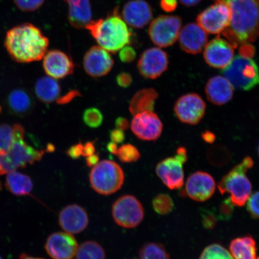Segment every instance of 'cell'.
<instances>
[{
    "label": "cell",
    "mask_w": 259,
    "mask_h": 259,
    "mask_svg": "<svg viewBox=\"0 0 259 259\" xmlns=\"http://www.w3.org/2000/svg\"><path fill=\"white\" fill-rule=\"evenodd\" d=\"M225 3L231 11L229 24L222 34L234 48L259 37V0H214Z\"/></svg>",
    "instance_id": "cell-1"
},
{
    "label": "cell",
    "mask_w": 259,
    "mask_h": 259,
    "mask_svg": "<svg viewBox=\"0 0 259 259\" xmlns=\"http://www.w3.org/2000/svg\"><path fill=\"white\" fill-rule=\"evenodd\" d=\"M5 44L10 56L16 62L28 63L41 60L47 53L50 42L39 28L27 23L9 30Z\"/></svg>",
    "instance_id": "cell-2"
},
{
    "label": "cell",
    "mask_w": 259,
    "mask_h": 259,
    "mask_svg": "<svg viewBox=\"0 0 259 259\" xmlns=\"http://www.w3.org/2000/svg\"><path fill=\"white\" fill-rule=\"evenodd\" d=\"M103 49L116 53L131 43L132 31L115 9L105 19L92 21L85 27Z\"/></svg>",
    "instance_id": "cell-3"
},
{
    "label": "cell",
    "mask_w": 259,
    "mask_h": 259,
    "mask_svg": "<svg viewBox=\"0 0 259 259\" xmlns=\"http://www.w3.org/2000/svg\"><path fill=\"white\" fill-rule=\"evenodd\" d=\"M253 165L252 158L246 157L220 181V193L231 194L230 198L235 206H244L251 196L252 186L246 174Z\"/></svg>",
    "instance_id": "cell-4"
},
{
    "label": "cell",
    "mask_w": 259,
    "mask_h": 259,
    "mask_svg": "<svg viewBox=\"0 0 259 259\" xmlns=\"http://www.w3.org/2000/svg\"><path fill=\"white\" fill-rule=\"evenodd\" d=\"M44 153L29 145L24 138L17 139L9 150L0 151V176L40 161Z\"/></svg>",
    "instance_id": "cell-5"
},
{
    "label": "cell",
    "mask_w": 259,
    "mask_h": 259,
    "mask_svg": "<svg viewBox=\"0 0 259 259\" xmlns=\"http://www.w3.org/2000/svg\"><path fill=\"white\" fill-rule=\"evenodd\" d=\"M124 171L115 162L104 160L92 167L90 174L91 185L97 193L110 195L119 189L124 182Z\"/></svg>",
    "instance_id": "cell-6"
},
{
    "label": "cell",
    "mask_w": 259,
    "mask_h": 259,
    "mask_svg": "<svg viewBox=\"0 0 259 259\" xmlns=\"http://www.w3.org/2000/svg\"><path fill=\"white\" fill-rule=\"evenodd\" d=\"M222 74L234 89L249 91L259 84V69L255 61L241 56L234 57Z\"/></svg>",
    "instance_id": "cell-7"
},
{
    "label": "cell",
    "mask_w": 259,
    "mask_h": 259,
    "mask_svg": "<svg viewBox=\"0 0 259 259\" xmlns=\"http://www.w3.org/2000/svg\"><path fill=\"white\" fill-rule=\"evenodd\" d=\"M187 151L183 147L178 148L174 157L165 158L156 166V174L170 190L181 189L184 186V164L187 161Z\"/></svg>",
    "instance_id": "cell-8"
},
{
    "label": "cell",
    "mask_w": 259,
    "mask_h": 259,
    "mask_svg": "<svg viewBox=\"0 0 259 259\" xmlns=\"http://www.w3.org/2000/svg\"><path fill=\"white\" fill-rule=\"evenodd\" d=\"M112 214L115 222L124 228H135L142 222L145 212L143 206L137 197L122 196L112 205Z\"/></svg>",
    "instance_id": "cell-9"
},
{
    "label": "cell",
    "mask_w": 259,
    "mask_h": 259,
    "mask_svg": "<svg viewBox=\"0 0 259 259\" xmlns=\"http://www.w3.org/2000/svg\"><path fill=\"white\" fill-rule=\"evenodd\" d=\"M182 20L179 16H158L151 22L148 30L149 36L158 47H170L178 40Z\"/></svg>",
    "instance_id": "cell-10"
},
{
    "label": "cell",
    "mask_w": 259,
    "mask_h": 259,
    "mask_svg": "<svg viewBox=\"0 0 259 259\" xmlns=\"http://www.w3.org/2000/svg\"><path fill=\"white\" fill-rule=\"evenodd\" d=\"M231 11L225 3L216 2L197 16V24L207 33L219 34L228 27Z\"/></svg>",
    "instance_id": "cell-11"
},
{
    "label": "cell",
    "mask_w": 259,
    "mask_h": 259,
    "mask_svg": "<svg viewBox=\"0 0 259 259\" xmlns=\"http://www.w3.org/2000/svg\"><path fill=\"white\" fill-rule=\"evenodd\" d=\"M206 104L199 95L189 93L178 99L174 112L179 120L185 124L196 125L205 114Z\"/></svg>",
    "instance_id": "cell-12"
},
{
    "label": "cell",
    "mask_w": 259,
    "mask_h": 259,
    "mask_svg": "<svg viewBox=\"0 0 259 259\" xmlns=\"http://www.w3.org/2000/svg\"><path fill=\"white\" fill-rule=\"evenodd\" d=\"M168 65L169 58L166 52L158 48H151L142 53L137 67L145 78L155 79L166 72Z\"/></svg>",
    "instance_id": "cell-13"
},
{
    "label": "cell",
    "mask_w": 259,
    "mask_h": 259,
    "mask_svg": "<svg viewBox=\"0 0 259 259\" xmlns=\"http://www.w3.org/2000/svg\"><path fill=\"white\" fill-rule=\"evenodd\" d=\"M131 127L133 133L143 141H156L163 132V124L153 111H145L135 115Z\"/></svg>",
    "instance_id": "cell-14"
},
{
    "label": "cell",
    "mask_w": 259,
    "mask_h": 259,
    "mask_svg": "<svg viewBox=\"0 0 259 259\" xmlns=\"http://www.w3.org/2000/svg\"><path fill=\"white\" fill-rule=\"evenodd\" d=\"M215 188L214 179L210 174L197 171L188 178L183 193L194 201L205 202L212 196Z\"/></svg>",
    "instance_id": "cell-15"
},
{
    "label": "cell",
    "mask_w": 259,
    "mask_h": 259,
    "mask_svg": "<svg viewBox=\"0 0 259 259\" xmlns=\"http://www.w3.org/2000/svg\"><path fill=\"white\" fill-rule=\"evenodd\" d=\"M83 66L85 72L93 77H100L110 72L113 60L109 52L100 46H94L83 57Z\"/></svg>",
    "instance_id": "cell-16"
},
{
    "label": "cell",
    "mask_w": 259,
    "mask_h": 259,
    "mask_svg": "<svg viewBox=\"0 0 259 259\" xmlns=\"http://www.w3.org/2000/svg\"><path fill=\"white\" fill-rule=\"evenodd\" d=\"M234 47L229 42L218 37L206 44L203 57L209 66L225 69L234 59Z\"/></svg>",
    "instance_id": "cell-17"
},
{
    "label": "cell",
    "mask_w": 259,
    "mask_h": 259,
    "mask_svg": "<svg viewBox=\"0 0 259 259\" xmlns=\"http://www.w3.org/2000/svg\"><path fill=\"white\" fill-rule=\"evenodd\" d=\"M78 245L72 234L56 232L49 236L45 249L53 259H72L75 256Z\"/></svg>",
    "instance_id": "cell-18"
},
{
    "label": "cell",
    "mask_w": 259,
    "mask_h": 259,
    "mask_svg": "<svg viewBox=\"0 0 259 259\" xmlns=\"http://www.w3.org/2000/svg\"><path fill=\"white\" fill-rule=\"evenodd\" d=\"M45 72L56 79L64 78L74 72V66L67 55L59 50H51L45 55L43 61Z\"/></svg>",
    "instance_id": "cell-19"
},
{
    "label": "cell",
    "mask_w": 259,
    "mask_h": 259,
    "mask_svg": "<svg viewBox=\"0 0 259 259\" xmlns=\"http://www.w3.org/2000/svg\"><path fill=\"white\" fill-rule=\"evenodd\" d=\"M122 16L126 24L132 28L141 29L153 18V10L145 0H131L123 7Z\"/></svg>",
    "instance_id": "cell-20"
},
{
    "label": "cell",
    "mask_w": 259,
    "mask_h": 259,
    "mask_svg": "<svg viewBox=\"0 0 259 259\" xmlns=\"http://www.w3.org/2000/svg\"><path fill=\"white\" fill-rule=\"evenodd\" d=\"M180 45L182 50L188 54H197L201 53L208 43L207 32L198 24H187L180 31Z\"/></svg>",
    "instance_id": "cell-21"
},
{
    "label": "cell",
    "mask_w": 259,
    "mask_h": 259,
    "mask_svg": "<svg viewBox=\"0 0 259 259\" xmlns=\"http://www.w3.org/2000/svg\"><path fill=\"white\" fill-rule=\"evenodd\" d=\"M89 215L82 207L75 205H68L60 213L59 225L61 228L70 234L82 232L88 226Z\"/></svg>",
    "instance_id": "cell-22"
},
{
    "label": "cell",
    "mask_w": 259,
    "mask_h": 259,
    "mask_svg": "<svg viewBox=\"0 0 259 259\" xmlns=\"http://www.w3.org/2000/svg\"><path fill=\"white\" fill-rule=\"evenodd\" d=\"M234 87L226 77L215 76L207 82L205 93L207 98L213 104L222 106L231 101L234 96Z\"/></svg>",
    "instance_id": "cell-23"
},
{
    "label": "cell",
    "mask_w": 259,
    "mask_h": 259,
    "mask_svg": "<svg viewBox=\"0 0 259 259\" xmlns=\"http://www.w3.org/2000/svg\"><path fill=\"white\" fill-rule=\"evenodd\" d=\"M69 5L68 19L71 25L77 29L85 28L92 19L90 0H63Z\"/></svg>",
    "instance_id": "cell-24"
},
{
    "label": "cell",
    "mask_w": 259,
    "mask_h": 259,
    "mask_svg": "<svg viewBox=\"0 0 259 259\" xmlns=\"http://www.w3.org/2000/svg\"><path fill=\"white\" fill-rule=\"evenodd\" d=\"M7 103L9 111L20 116L27 115L33 107L31 96L21 89H15L9 93Z\"/></svg>",
    "instance_id": "cell-25"
},
{
    "label": "cell",
    "mask_w": 259,
    "mask_h": 259,
    "mask_svg": "<svg viewBox=\"0 0 259 259\" xmlns=\"http://www.w3.org/2000/svg\"><path fill=\"white\" fill-rule=\"evenodd\" d=\"M34 91L41 102L51 103L57 101L60 95L61 87L56 79L49 76H44L35 82Z\"/></svg>",
    "instance_id": "cell-26"
},
{
    "label": "cell",
    "mask_w": 259,
    "mask_h": 259,
    "mask_svg": "<svg viewBox=\"0 0 259 259\" xmlns=\"http://www.w3.org/2000/svg\"><path fill=\"white\" fill-rule=\"evenodd\" d=\"M158 94L153 89L139 91L132 97L129 105V111L132 115L145 111H153Z\"/></svg>",
    "instance_id": "cell-27"
},
{
    "label": "cell",
    "mask_w": 259,
    "mask_h": 259,
    "mask_svg": "<svg viewBox=\"0 0 259 259\" xmlns=\"http://www.w3.org/2000/svg\"><path fill=\"white\" fill-rule=\"evenodd\" d=\"M229 249L234 259H256V244L251 235L234 239Z\"/></svg>",
    "instance_id": "cell-28"
},
{
    "label": "cell",
    "mask_w": 259,
    "mask_h": 259,
    "mask_svg": "<svg viewBox=\"0 0 259 259\" xmlns=\"http://www.w3.org/2000/svg\"><path fill=\"white\" fill-rule=\"evenodd\" d=\"M7 175L6 187L10 192L17 196H24L30 194L33 184L30 177L16 170Z\"/></svg>",
    "instance_id": "cell-29"
},
{
    "label": "cell",
    "mask_w": 259,
    "mask_h": 259,
    "mask_svg": "<svg viewBox=\"0 0 259 259\" xmlns=\"http://www.w3.org/2000/svg\"><path fill=\"white\" fill-rule=\"evenodd\" d=\"M24 136L25 129L21 124L0 125V151H8L17 139Z\"/></svg>",
    "instance_id": "cell-30"
},
{
    "label": "cell",
    "mask_w": 259,
    "mask_h": 259,
    "mask_svg": "<svg viewBox=\"0 0 259 259\" xmlns=\"http://www.w3.org/2000/svg\"><path fill=\"white\" fill-rule=\"evenodd\" d=\"M76 259H105L104 249L98 243L89 241L83 242L76 253Z\"/></svg>",
    "instance_id": "cell-31"
},
{
    "label": "cell",
    "mask_w": 259,
    "mask_h": 259,
    "mask_svg": "<svg viewBox=\"0 0 259 259\" xmlns=\"http://www.w3.org/2000/svg\"><path fill=\"white\" fill-rule=\"evenodd\" d=\"M140 259H170L164 246L155 242L146 243L139 251Z\"/></svg>",
    "instance_id": "cell-32"
},
{
    "label": "cell",
    "mask_w": 259,
    "mask_h": 259,
    "mask_svg": "<svg viewBox=\"0 0 259 259\" xmlns=\"http://www.w3.org/2000/svg\"><path fill=\"white\" fill-rule=\"evenodd\" d=\"M153 206L155 211L158 214L164 215L172 211L174 203L169 195L167 194H160L154 197Z\"/></svg>",
    "instance_id": "cell-33"
},
{
    "label": "cell",
    "mask_w": 259,
    "mask_h": 259,
    "mask_svg": "<svg viewBox=\"0 0 259 259\" xmlns=\"http://www.w3.org/2000/svg\"><path fill=\"white\" fill-rule=\"evenodd\" d=\"M199 259H234L223 246L218 244L209 245L202 252Z\"/></svg>",
    "instance_id": "cell-34"
},
{
    "label": "cell",
    "mask_w": 259,
    "mask_h": 259,
    "mask_svg": "<svg viewBox=\"0 0 259 259\" xmlns=\"http://www.w3.org/2000/svg\"><path fill=\"white\" fill-rule=\"evenodd\" d=\"M116 155H117L119 160L125 163H134L137 161L141 157V154L137 148L132 144L122 145L118 149Z\"/></svg>",
    "instance_id": "cell-35"
},
{
    "label": "cell",
    "mask_w": 259,
    "mask_h": 259,
    "mask_svg": "<svg viewBox=\"0 0 259 259\" xmlns=\"http://www.w3.org/2000/svg\"><path fill=\"white\" fill-rule=\"evenodd\" d=\"M82 119L84 123L89 127L96 128L102 124L103 116L99 109L90 108L84 111Z\"/></svg>",
    "instance_id": "cell-36"
},
{
    "label": "cell",
    "mask_w": 259,
    "mask_h": 259,
    "mask_svg": "<svg viewBox=\"0 0 259 259\" xmlns=\"http://www.w3.org/2000/svg\"><path fill=\"white\" fill-rule=\"evenodd\" d=\"M234 206L231 198L223 200L219 206L218 211H215L219 220L229 221L231 220L234 212Z\"/></svg>",
    "instance_id": "cell-37"
},
{
    "label": "cell",
    "mask_w": 259,
    "mask_h": 259,
    "mask_svg": "<svg viewBox=\"0 0 259 259\" xmlns=\"http://www.w3.org/2000/svg\"><path fill=\"white\" fill-rule=\"evenodd\" d=\"M45 0H14L19 9L24 12H33L44 5Z\"/></svg>",
    "instance_id": "cell-38"
},
{
    "label": "cell",
    "mask_w": 259,
    "mask_h": 259,
    "mask_svg": "<svg viewBox=\"0 0 259 259\" xmlns=\"http://www.w3.org/2000/svg\"><path fill=\"white\" fill-rule=\"evenodd\" d=\"M201 217L202 225L206 229L212 230L215 228L219 220L215 211L202 209Z\"/></svg>",
    "instance_id": "cell-39"
},
{
    "label": "cell",
    "mask_w": 259,
    "mask_h": 259,
    "mask_svg": "<svg viewBox=\"0 0 259 259\" xmlns=\"http://www.w3.org/2000/svg\"><path fill=\"white\" fill-rule=\"evenodd\" d=\"M247 209L253 219H259V191L252 194L247 200Z\"/></svg>",
    "instance_id": "cell-40"
},
{
    "label": "cell",
    "mask_w": 259,
    "mask_h": 259,
    "mask_svg": "<svg viewBox=\"0 0 259 259\" xmlns=\"http://www.w3.org/2000/svg\"><path fill=\"white\" fill-rule=\"evenodd\" d=\"M119 57L122 63H131L137 57V53L134 48L127 45L119 51Z\"/></svg>",
    "instance_id": "cell-41"
},
{
    "label": "cell",
    "mask_w": 259,
    "mask_h": 259,
    "mask_svg": "<svg viewBox=\"0 0 259 259\" xmlns=\"http://www.w3.org/2000/svg\"><path fill=\"white\" fill-rule=\"evenodd\" d=\"M116 82L121 88H128L133 82L131 74L127 72L119 73L116 78Z\"/></svg>",
    "instance_id": "cell-42"
},
{
    "label": "cell",
    "mask_w": 259,
    "mask_h": 259,
    "mask_svg": "<svg viewBox=\"0 0 259 259\" xmlns=\"http://www.w3.org/2000/svg\"><path fill=\"white\" fill-rule=\"evenodd\" d=\"M80 96V94L77 90L70 91L63 97H59L57 100L58 105H66L73 100L75 97Z\"/></svg>",
    "instance_id": "cell-43"
},
{
    "label": "cell",
    "mask_w": 259,
    "mask_h": 259,
    "mask_svg": "<svg viewBox=\"0 0 259 259\" xmlns=\"http://www.w3.org/2000/svg\"><path fill=\"white\" fill-rule=\"evenodd\" d=\"M239 56L251 58L254 56L255 48L252 45L247 43L241 45L239 49Z\"/></svg>",
    "instance_id": "cell-44"
},
{
    "label": "cell",
    "mask_w": 259,
    "mask_h": 259,
    "mask_svg": "<svg viewBox=\"0 0 259 259\" xmlns=\"http://www.w3.org/2000/svg\"><path fill=\"white\" fill-rule=\"evenodd\" d=\"M83 145L79 143L74 145L71 147L67 151L68 156L73 158V159H77L81 155H82Z\"/></svg>",
    "instance_id": "cell-45"
},
{
    "label": "cell",
    "mask_w": 259,
    "mask_h": 259,
    "mask_svg": "<svg viewBox=\"0 0 259 259\" xmlns=\"http://www.w3.org/2000/svg\"><path fill=\"white\" fill-rule=\"evenodd\" d=\"M110 138L112 142L118 144L122 143L125 140V136L124 132L116 128L110 132Z\"/></svg>",
    "instance_id": "cell-46"
},
{
    "label": "cell",
    "mask_w": 259,
    "mask_h": 259,
    "mask_svg": "<svg viewBox=\"0 0 259 259\" xmlns=\"http://www.w3.org/2000/svg\"><path fill=\"white\" fill-rule=\"evenodd\" d=\"M160 5L164 11L172 12L177 8L178 2L177 0H160Z\"/></svg>",
    "instance_id": "cell-47"
},
{
    "label": "cell",
    "mask_w": 259,
    "mask_h": 259,
    "mask_svg": "<svg viewBox=\"0 0 259 259\" xmlns=\"http://www.w3.org/2000/svg\"><path fill=\"white\" fill-rule=\"evenodd\" d=\"M96 148L95 144L92 142H88L83 145L82 156L89 157L95 153Z\"/></svg>",
    "instance_id": "cell-48"
},
{
    "label": "cell",
    "mask_w": 259,
    "mask_h": 259,
    "mask_svg": "<svg viewBox=\"0 0 259 259\" xmlns=\"http://www.w3.org/2000/svg\"><path fill=\"white\" fill-rule=\"evenodd\" d=\"M115 124L116 128L121 130L123 132L127 131L130 126L128 119L123 117L116 118Z\"/></svg>",
    "instance_id": "cell-49"
},
{
    "label": "cell",
    "mask_w": 259,
    "mask_h": 259,
    "mask_svg": "<svg viewBox=\"0 0 259 259\" xmlns=\"http://www.w3.org/2000/svg\"><path fill=\"white\" fill-rule=\"evenodd\" d=\"M99 155L98 154H94L86 158V163L87 166L93 167L95 166L99 162Z\"/></svg>",
    "instance_id": "cell-50"
},
{
    "label": "cell",
    "mask_w": 259,
    "mask_h": 259,
    "mask_svg": "<svg viewBox=\"0 0 259 259\" xmlns=\"http://www.w3.org/2000/svg\"><path fill=\"white\" fill-rule=\"evenodd\" d=\"M107 149L110 153L116 155L118 149V145L113 142H109L108 144L107 145Z\"/></svg>",
    "instance_id": "cell-51"
},
{
    "label": "cell",
    "mask_w": 259,
    "mask_h": 259,
    "mask_svg": "<svg viewBox=\"0 0 259 259\" xmlns=\"http://www.w3.org/2000/svg\"><path fill=\"white\" fill-rule=\"evenodd\" d=\"M179 1L183 5L191 7V6H194L198 4V3L201 2V0H179Z\"/></svg>",
    "instance_id": "cell-52"
},
{
    "label": "cell",
    "mask_w": 259,
    "mask_h": 259,
    "mask_svg": "<svg viewBox=\"0 0 259 259\" xmlns=\"http://www.w3.org/2000/svg\"><path fill=\"white\" fill-rule=\"evenodd\" d=\"M21 259H43V258H35V257H32L30 256H29V255H26V254H22L20 257Z\"/></svg>",
    "instance_id": "cell-53"
},
{
    "label": "cell",
    "mask_w": 259,
    "mask_h": 259,
    "mask_svg": "<svg viewBox=\"0 0 259 259\" xmlns=\"http://www.w3.org/2000/svg\"><path fill=\"white\" fill-rule=\"evenodd\" d=\"M2 112V108L1 105H0V113H1Z\"/></svg>",
    "instance_id": "cell-54"
},
{
    "label": "cell",
    "mask_w": 259,
    "mask_h": 259,
    "mask_svg": "<svg viewBox=\"0 0 259 259\" xmlns=\"http://www.w3.org/2000/svg\"><path fill=\"white\" fill-rule=\"evenodd\" d=\"M258 154L259 155V144H258Z\"/></svg>",
    "instance_id": "cell-55"
},
{
    "label": "cell",
    "mask_w": 259,
    "mask_h": 259,
    "mask_svg": "<svg viewBox=\"0 0 259 259\" xmlns=\"http://www.w3.org/2000/svg\"><path fill=\"white\" fill-rule=\"evenodd\" d=\"M0 259H3L1 256H0Z\"/></svg>",
    "instance_id": "cell-56"
},
{
    "label": "cell",
    "mask_w": 259,
    "mask_h": 259,
    "mask_svg": "<svg viewBox=\"0 0 259 259\" xmlns=\"http://www.w3.org/2000/svg\"><path fill=\"white\" fill-rule=\"evenodd\" d=\"M256 259H259V257H257Z\"/></svg>",
    "instance_id": "cell-57"
}]
</instances>
